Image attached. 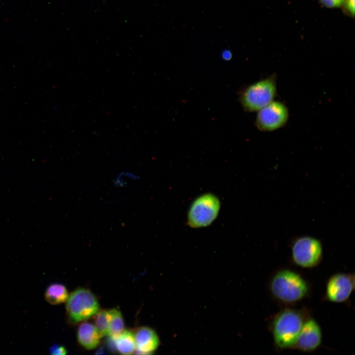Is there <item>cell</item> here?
Masks as SVG:
<instances>
[{
  "label": "cell",
  "instance_id": "cell-5",
  "mask_svg": "<svg viewBox=\"0 0 355 355\" xmlns=\"http://www.w3.org/2000/svg\"><path fill=\"white\" fill-rule=\"evenodd\" d=\"M291 250L292 261L303 268L316 266L322 257L323 248L320 241L311 236L295 238L292 242Z\"/></svg>",
  "mask_w": 355,
  "mask_h": 355
},
{
  "label": "cell",
  "instance_id": "cell-7",
  "mask_svg": "<svg viewBox=\"0 0 355 355\" xmlns=\"http://www.w3.org/2000/svg\"><path fill=\"white\" fill-rule=\"evenodd\" d=\"M289 118V111L282 102L273 101L257 111L256 128L262 132H272L284 127Z\"/></svg>",
  "mask_w": 355,
  "mask_h": 355
},
{
  "label": "cell",
  "instance_id": "cell-9",
  "mask_svg": "<svg viewBox=\"0 0 355 355\" xmlns=\"http://www.w3.org/2000/svg\"><path fill=\"white\" fill-rule=\"evenodd\" d=\"M321 340L319 324L310 318L305 320L293 348L304 352L314 351L320 346Z\"/></svg>",
  "mask_w": 355,
  "mask_h": 355
},
{
  "label": "cell",
  "instance_id": "cell-12",
  "mask_svg": "<svg viewBox=\"0 0 355 355\" xmlns=\"http://www.w3.org/2000/svg\"><path fill=\"white\" fill-rule=\"evenodd\" d=\"M115 348L122 355H130L136 350L134 333L128 329H124L113 338Z\"/></svg>",
  "mask_w": 355,
  "mask_h": 355
},
{
  "label": "cell",
  "instance_id": "cell-1",
  "mask_svg": "<svg viewBox=\"0 0 355 355\" xmlns=\"http://www.w3.org/2000/svg\"><path fill=\"white\" fill-rule=\"evenodd\" d=\"M305 321L299 311L284 309L274 319L272 332L276 346L280 349L293 348Z\"/></svg>",
  "mask_w": 355,
  "mask_h": 355
},
{
  "label": "cell",
  "instance_id": "cell-6",
  "mask_svg": "<svg viewBox=\"0 0 355 355\" xmlns=\"http://www.w3.org/2000/svg\"><path fill=\"white\" fill-rule=\"evenodd\" d=\"M220 208L219 199L211 193L204 194L191 204L187 216V222L192 228H201L211 225L216 219Z\"/></svg>",
  "mask_w": 355,
  "mask_h": 355
},
{
  "label": "cell",
  "instance_id": "cell-19",
  "mask_svg": "<svg viewBox=\"0 0 355 355\" xmlns=\"http://www.w3.org/2000/svg\"><path fill=\"white\" fill-rule=\"evenodd\" d=\"M49 352L51 355H63L67 354V350L62 346L54 345L50 348Z\"/></svg>",
  "mask_w": 355,
  "mask_h": 355
},
{
  "label": "cell",
  "instance_id": "cell-20",
  "mask_svg": "<svg viewBox=\"0 0 355 355\" xmlns=\"http://www.w3.org/2000/svg\"><path fill=\"white\" fill-rule=\"evenodd\" d=\"M221 57L224 60H229L232 57V53L230 51L225 50L222 52Z\"/></svg>",
  "mask_w": 355,
  "mask_h": 355
},
{
  "label": "cell",
  "instance_id": "cell-17",
  "mask_svg": "<svg viewBox=\"0 0 355 355\" xmlns=\"http://www.w3.org/2000/svg\"><path fill=\"white\" fill-rule=\"evenodd\" d=\"M355 4V0H344L341 7L342 12L344 15L350 18H354Z\"/></svg>",
  "mask_w": 355,
  "mask_h": 355
},
{
  "label": "cell",
  "instance_id": "cell-15",
  "mask_svg": "<svg viewBox=\"0 0 355 355\" xmlns=\"http://www.w3.org/2000/svg\"><path fill=\"white\" fill-rule=\"evenodd\" d=\"M94 317V325L101 338L107 335L110 319L109 310H99Z\"/></svg>",
  "mask_w": 355,
  "mask_h": 355
},
{
  "label": "cell",
  "instance_id": "cell-16",
  "mask_svg": "<svg viewBox=\"0 0 355 355\" xmlns=\"http://www.w3.org/2000/svg\"><path fill=\"white\" fill-rule=\"evenodd\" d=\"M138 175L132 172L123 171L117 175L113 180L112 182L114 185L116 187H124L128 185L129 180H138Z\"/></svg>",
  "mask_w": 355,
  "mask_h": 355
},
{
  "label": "cell",
  "instance_id": "cell-4",
  "mask_svg": "<svg viewBox=\"0 0 355 355\" xmlns=\"http://www.w3.org/2000/svg\"><path fill=\"white\" fill-rule=\"evenodd\" d=\"M67 317L71 323H76L93 317L99 310L94 294L89 289L79 288L72 291L66 300Z\"/></svg>",
  "mask_w": 355,
  "mask_h": 355
},
{
  "label": "cell",
  "instance_id": "cell-3",
  "mask_svg": "<svg viewBox=\"0 0 355 355\" xmlns=\"http://www.w3.org/2000/svg\"><path fill=\"white\" fill-rule=\"evenodd\" d=\"M277 93V76L272 74L248 86L240 101L245 111H257L274 100Z\"/></svg>",
  "mask_w": 355,
  "mask_h": 355
},
{
  "label": "cell",
  "instance_id": "cell-11",
  "mask_svg": "<svg viewBox=\"0 0 355 355\" xmlns=\"http://www.w3.org/2000/svg\"><path fill=\"white\" fill-rule=\"evenodd\" d=\"M77 338L83 347L87 350H93L99 345L101 337L94 324L84 322L78 327Z\"/></svg>",
  "mask_w": 355,
  "mask_h": 355
},
{
  "label": "cell",
  "instance_id": "cell-2",
  "mask_svg": "<svg viewBox=\"0 0 355 355\" xmlns=\"http://www.w3.org/2000/svg\"><path fill=\"white\" fill-rule=\"evenodd\" d=\"M273 295L284 303H294L304 298L309 292L307 282L298 273L284 269L273 277L270 285Z\"/></svg>",
  "mask_w": 355,
  "mask_h": 355
},
{
  "label": "cell",
  "instance_id": "cell-13",
  "mask_svg": "<svg viewBox=\"0 0 355 355\" xmlns=\"http://www.w3.org/2000/svg\"><path fill=\"white\" fill-rule=\"evenodd\" d=\"M69 296L66 287L59 283L52 284L46 288L44 297L47 302L57 305L65 302Z\"/></svg>",
  "mask_w": 355,
  "mask_h": 355
},
{
  "label": "cell",
  "instance_id": "cell-18",
  "mask_svg": "<svg viewBox=\"0 0 355 355\" xmlns=\"http://www.w3.org/2000/svg\"><path fill=\"white\" fill-rule=\"evenodd\" d=\"M320 5L327 8H341L344 0H318Z\"/></svg>",
  "mask_w": 355,
  "mask_h": 355
},
{
  "label": "cell",
  "instance_id": "cell-14",
  "mask_svg": "<svg viewBox=\"0 0 355 355\" xmlns=\"http://www.w3.org/2000/svg\"><path fill=\"white\" fill-rule=\"evenodd\" d=\"M110 319L107 335L113 338L118 335L124 329V323L121 312L116 309L109 310Z\"/></svg>",
  "mask_w": 355,
  "mask_h": 355
},
{
  "label": "cell",
  "instance_id": "cell-10",
  "mask_svg": "<svg viewBox=\"0 0 355 355\" xmlns=\"http://www.w3.org/2000/svg\"><path fill=\"white\" fill-rule=\"evenodd\" d=\"M136 350L142 354H150L157 350L159 339L156 332L151 328L142 326L134 333Z\"/></svg>",
  "mask_w": 355,
  "mask_h": 355
},
{
  "label": "cell",
  "instance_id": "cell-8",
  "mask_svg": "<svg viewBox=\"0 0 355 355\" xmlns=\"http://www.w3.org/2000/svg\"><path fill=\"white\" fill-rule=\"evenodd\" d=\"M354 284V275L337 273L332 276L326 284V299L334 303L345 302L350 297Z\"/></svg>",
  "mask_w": 355,
  "mask_h": 355
}]
</instances>
